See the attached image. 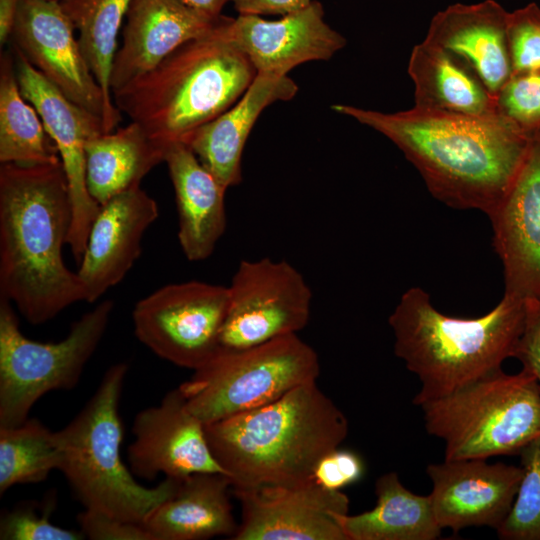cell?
<instances>
[{"instance_id": "cell-1", "label": "cell", "mask_w": 540, "mask_h": 540, "mask_svg": "<svg viewBox=\"0 0 540 540\" xmlns=\"http://www.w3.org/2000/svg\"><path fill=\"white\" fill-rule=\"evenodd\" d=\"M332 110L387 137L445 205L494 212L517 175L528 137L503 117L413 107L395 113L335 104Z\"/></svg>"}, {"instance_id": "cell-2", "label": "cell", "mask_w": 540, "mask_h": 540, "mask_svg": "<svg viewBox=\"0 0 540 540\" xmlns=\"http://www.w3.org/2000/svg\"><path fill=\"white\" fill-rule=\"evenodd\" d=\"M72 201L61 160L0 166V298L31 324L54 319L86 301L77 271L62 249L72 225Z\"/></svg>"}, {"instance_id": "cell-3", "label": "cell", "mask_w": 540, "mask_h": 540, "mask_svg": "<svg viewBox=\"0 0 540 540\" xmlns=\"http://www.w3.org/2000/svg\"><path fill=\"white\" fill-rule=\"evenodd\" d=\"M345 414L318 387L302 384L256 409L205 424L210 450L232 488L312 478L348 435Z\"/></svg>"}, {"instance_id": "cell-4", "label": "cell", "mask_w": 540, "mask_h": 540, "mask_svg": "<svg viewBox=\"0 0 540 540\" xmlns=\"http://www.w3.org/2000/svg\"><path fill=\"white\" fill-rule=\"evenodd\" d=\"M525 299L503 294L488 313L459 318L437 310L424 289L406 290L388 322L395 355L420 381L413 403L420 406L502 370L524 328Z\"/></svg>"}, {"instance_id": "cell-5", "label": "cell", "mask_w": 540, "mask_h": 540, "mask_svg": "<svg viewBox=\"0 0 540 540\" xmlns=\"http://www.w3.org/2000/svg\"><path fill=\"white\" fill-rule=\"evenodd\" d=\"M216 28L112 92L118 110L164 148L184 143L229 109L257 74L247 56Z\"/></svg>"}, {"instance_id": "cell-6", "label": "cell", "mask_w": 540, "mask_h": 540, "mask_svg": "<svg viewBox=\"0 0 540 540\" xmlns=\"http://www.w3.org/2000/svg\"><path fill=\"white\" fill-rule=\"evenodd\" d=\"M128 365L116 363L104 373L79 413L55 431L59 471L85 509L143 523L147 515L176 490L179 480L167 478L148 488L139 484L121 459L123 429L119 403Z\"/></svg>"}, {"instance_id": "cell-7", "label": "cell", "mask_w": 540, "mask_h": 540, "mask_svg": "<svg viewBox=\"0 0 540 540\" xmlns=\"http://www.w3.org/2000/svg\"><path fill=\"white\" fill-rule=\"evenodd\" d=\"M446 460L514 456L540 435V388L526 368L499 370L419 406Z\"/></svg>"}, {"instance_id": "cell-8", "label": "cell", "mask_w": 540, "mask_h": 540, "mask_svg": "<svg viewBox=\"0 0 540 540\" xmlns=\"http://www.w3.org/2000/svg\"><path fill=\"white\" fill-rule=\"evenodd\" d=\"M319 374L317 352L290 334L244 349L220 348L178 388L189 410L209 424L271 403Z\"/></svg>"}, {"instance_id": "cell-9", "label": "cell", "mask_w": 540, "mask_h": 540, "mask_svg": "<svg viewBox=\"0 0 540 540\" xmlns=\"http://www.w3.org/2000/svg\"><path fill=\"white\" fill-rule=\"evenodd\" d=\"M113 308L112 300L101 301L73 323L64 339L43 343L21 332L12 304L0 298V427L26 421L45 394L77 386Z\"/></svg>"}, {"instance_id": "cell-10", "label": "cell", "mask_w": 540, "mask_h": 540, "mask_svg": "<svg viewBox=\"0 0 540 540\" xmlns=\"http://www.w3.org/2000/svg\"><path fill=\"white\" fill-rule=\"evenodd\" d=\"M228 302V286L196 280L168 284L136 303L134 333L160 358L195 371L221 348Z\"/></svg>"}, {"instance_id": "cell-11", "label": "cell", "mask_w": 540, "mask_h": 540, "mask_svg": "<svg viewBox=\"0 0 540 540\" xmlns=\"http://www.w3.org/2000/svg\"><path fill=\"white\" fill-rule=\"evenodd\" d=\"M228 293L220 335L223 349H244L297 334L310 319L311 289L303 275L285 260L241 261Z\"/></svg>"}, {"instance_id": "cell-12", "label": "cell", "mask_w": 540, "mask_h": 540, "mask_svg": "<svg viewBox=\"0 0 540 540\" xmlns=\"http://www.w3.org/2000/svg\"><path fill=\"white\" fill-rule=\"evenodd\" d=\"M75 28L56 0H20L10 37L28 62L70 101L114 131L121 112L109 102L82 53Z\"/></svg>"}, {"instance_id": "cell-13", "label": "cell", "mask_w": 540, "mask_h": 540, "mask_svg": "<svg viewBox=\"0 0 540 540\" xmlns=\"http://www.w3.org/2000/svg\"><path fill=\"white\" fill-rule=\"evenodd\" d=\"M11 50L21 93L42 119L57 147L67 177L73 210L67 244L79 265L100 209L87 189L85 146L91 137L105 131L97 117L70 101L18 49L11 46Z\"/></svg>"}, {"instance_id": "cell-14", "label": "cell", "mask_w": 540, "mask_h": 540, "mask_svg": "<svg viewBox=\"0 0 540 540\" xmlns=\"http://www.w3.org/2000/svg\"><path fill=\"white\" fill-rule=\"evenodd\" d=\"M232 493L241 507L233 540H347L334 514L349 513L348 496L313 478L236 487Z\"/></svg>"}, {"instance_id": "cell-15", "label": "cell", "mask_w": 540, "mask_h": 540, "mask_svg": "<svg viewBox=\"0 0 540 540\" xmlns=\"http://www.w3.org/2000/svg\"><path fill=\"white\" fill-rule=\"evenodd\" d=\"M131 432L128 461L134 476L153 480L160 474L174 479L196 473L225 474L210 450L205 424L189 410L178 387L158 405L141 410Z\"/></svg>"}, {"instance_id": "cell-16", "label": "cell", "mask_w": 540, "mask_h": 540, "mask_svg": "<svg viewBox=\"0 0 540 540\" xmlns=\"http://www.w3.org/2000/svg\"><path fill=\"white\" fill-rule=\"evenodd\" d=\"M216 29L247 56L257 73L279 76L305 62L328 60L346 45L325 22L318 1L277 20L250 14L224 17Z\"/></svg>"}, {"instance_id": "cell-17", "label": "cell", "mask_w": 540, "mask_h": 540, "mask_svg": "<svg viewBox=\"0 0 540 540\" xmlns=\"http://www.w3.org/2000/svg\"><path fill=\"white\" fill-rule=\"evenodd\" d=\"M426 474L436 520L455 533L468 527L498 530L512 509L522 468L487 459H444L429 464Z\"/></svg>"}, {"instance_id": "cell-18", "label": "cell", "mask_w": 540, "mask_h": 540, "mask_svg": "<svg viewBox=\"0 0 540 540\" xmlns=\"http://www.w3.org/2000/svg\"><path fill=\"white\" fill-rule=\"evenodd\" d=\"M489 219L504 294L540 300V131L531 136L517 175Z\"/></svg>"}, {"instance_id": "cell-19", "label": "cell", "mask_w": 540, "mask_h": 540, "mask_svg": "<svg viewBox=\"0 0 540 540\" xmlns=\"http://www.w3.org/2000/svg\"><path fill=\"white\" fill-rule=\"evenodd\" d=\"M158 215L157 202L140 186L100 206L77 270L86 302L97 301L124 279L141 255L145 231Z\"/></svg>"}, {"instance_id": "cell-20", "label": "cell", "mask_w": 540, "mask_h": 540, "mask_svg": "<svg viewBox=\"0 0 540 540\" xmlns=\"http://www.w3.org/2000/svg\"><path fill=\"white\" fill-rule=\"evenodd\" d=\"M222 19L181 0H132L113 60L111 91L149 72L183 44L210 34Z\"/></svg>"}, {"instance_id": "cell-21", "label": "cell", "mask_w": 540, "mask_h": 540, "mask_svg": "<svg viewBox=\"0 0 540 540\" xmlns=\"http://www.w3.org/2000/svg\"><path fill=\"white\" fill-rule=\"evenodd\" d=\"M508 13L495 0L456 3L432 18L425 40L466 61L495 98L512 74Z\"/></svg>"}, {"instance_id": "cell-22", "label": "cell", "mask_w": 540, "mask_h": 540, "mask_svg": "<svg viewBox=\"0 0 540 540\" xmlns=\"http://www.w3.org/2000/svg\"><path fill=\"white\" fill-rule=\"evenodd\" d=\"M298 91L286 76L257 73L229 109L194 131L184 142L202 165L226 188L242 180L241 159L248 136L262 111L277 101H288Z\"/></svg>"}, {"instance_id": "cell-23", "label": "cell", "mask_w": 540, "mask_h": 540, "mask_svg": "<svg viewBox=\"0 0 540 540\" xmlns=\"http://www.w3.org/2000/svg\"><path fill=\"white\" fill-rule=\"evenodd\" d=\"M164 162L175 191L181 249L189 261L205 260L226 229L227 189L183 142L165 147Z\"/></svg>"}, {"instance_id": "cell-24", "label": "cell", "mask_w": 540, "mask_h": 540, "mask_svg": "<svg viewBox=\"0 0 540 540\" xmlns=\"http://www.w3.org/2000/svg\"><path fill=\"white\" fill-rule=\"evenodd\" d=\"M231 481L222 473H196L179 480L175 492L157 505L142 525L153 540L230 539L238 523L230 501Z\"/></svg>"}, {"instance_id": "cell-25", "label": "cell", "mask_w": 540, "mask_h": 540, "mask_svg": "<svg viewBox=\"0 0 540 540\" xmlns=\"http://www.w3.org/2000/svg\"><path fill=\"white\" fill-rule=\"evenodd\" d=\"M408 73L414 106L471 116H496L495 98L458 55L426 40L412 49Z\"/></svg>"}, {"instance_id": "cell-26", "label": "cell", "mask_w": 540, "mask_h": 540, "mask_svg": "<svg viewBox=\"0 0 540 540\" xmlns=\"http://www.w3.org/2000/svg\"><path fill=\"white\" fill-rule=\"evenodd\" d=\"M86 184L101 206L118 194L139 187L164 162L165 148L135 122L91 137L85 146Z\"/></svg>"}, {"instance_id": "cell-27", "label": "cell", "mask_w": 540, "mask_h": 540, "mask_svg": "<svg viewBox=\"0 0 540 540\" xmlns=\"http://www.w3.org/2000/svg\"><path fill=\"white\" fill-rule=\"evenodd\" d=\"M376 505L360 514H334L347 540H435L439 526L430 495L407 489L399 475L387 472L375 482Z\"/></svg>"}, {"instance_id": "cell-28", "label": "cell", "mask_w": 540, "mask_h": 540, "mask_svg": "<svg viewBox=\"0 0 540 540\" xmlns=\"http://www.w3.org/2000/svg\"><path fill=\"white\" fill-rule=\"evenodd\" d=\"M60 161L57 147L35 107L21 93L12 52L0 60V162L46 164Z\"/></svg>"}, {"instance_id": "cell-29", "label": "cell", "mask_w": 540, "mask_h": 540, "mask_svg": "<svg viewBox=\"0 0 540 540\" xmlns=\"http://www.w3.org/2000/svg\"><path fill=\"white\" fill-rule=\"evenodd\" d=\"M132 0H63L61 5L78 32V42L106 99L114 103L110 87L117 38Z\"/></svg>"}, {"instance_id": "cell-30", "label": "cell", "mask_w": 540, "mask_h": 540, "mask_svg": "<svg viewBox=\"0 0 540 540\" xmlns=\"http://www.w3.org/2000/svg\"><path fill=\"white\" fill-rule=\"evenodd\" d=\"M55 432L35 418L0 427V495L18 484L39 483L59 470Z\"/></svg>"}, {"instance_id": "cell-31", "label": "cell", "mask_w": 540, "mask_h": 540, "mask_svg": "<svg viewBox=\"0 0 540 540\" xmlns=\"http://www.w3.org/2000/svg\"><path fill=\"white\" fill-rule=\"evenodd\" d=\"M518 456L522 479L512 509L496 532L502 540H540V435Z\"/></svg>"}, {"instance_id": "cell-32", "label": "cell", "mask_w": 540, "mask_h": 540, "mask_svg": "<svg viewBox=\"0 0 540 540\" xmlns=\"http://www.w3.org/2000/svg\"><path fill=\"white\" fill-rule=\"evenodd\" d=\"M496 109L528 137L540 131V70L511 75L495 97Z\"/></svg>"}, {"instance_id": "cell-33", "label": "cell", "mask_w": 540, "mask_h": 540, "mask_svg": "<svg viewBox=\"0 0 540 540\" xmlns=\"http://www.w3.org/2000/svg\"><path fill=\"white\" fill-rule=\"evenodd\" d=\"M51 495L45 505L21 504L6 510L0 518L1 540H83L80 530H70L50 522L55 506Z\"/></svg>"}, {"instance_id": "cell-34", "label": "cell", "mask_w": 540, "mask_h": 540, "mask_svg": "<svg viewBox=\"0 0 540 540\" xmlns=\"http://www.w3.org/2000/svg\"><path fill=\"white\" fill-rule=\"evenodd\" d=\"M507 42L511 75L540 70V7L536 3L508 13Z\"/></svg>"}, {"instance_id": "cell-35", "label": "cell", "mask_w": 540, "mask_h": 540, "mask_svg": "<svg viewBox=\"0 0 540 540\" xmlns=\"http://www.w3.org/2000/svg\"><path fill=\"white\" fill-rule=\"evenodd\" d=\"M365 473L362 457L340 447L323 456L316 464L312 478L322 487L342 491L343 488L360 481Z\"/></svg>"}, {"instance_id": "cell-36", "label": "cell", "mask_w": 540, "mask_h": 540, "mask_svg": "<svg viewBox=\"0 0 540 540\" xmlns=\"http://www.w3.org/2000/svg\"><path fill=\"white\" fill-rule=\"evenodd\" d=\"M85 539L90 540H153L141 523L125 521L111 515L85 509L77 515Z\"/></svg>"}, {"instance_id": "cell-37", "label": "cell", "mask_w": 540, "mask_h": 540, "mask_svg": "<svg viewBox=\"0 0 540 540\" xmlns=\"http://www.w3.org/2000/svg\"><path fill=\"white\" fill-rule=\"evenodd\" d=\"M536 378L540 388V300L525 299V322L514 357Z\"/></svg>"}, {"instance_id": "cell-38", "label": "cell", "mask_w": 540, "mask_h": 540, "mask_svg": "<svg viewBox=\"0 0 540 540\" xmlns=\"http://www.w3.org/2000/svg\"><path fill=\"white\" fill-rule=\"evenodd\" d=\"M239 14L286 15L307 7L312 0H231Z\"/></svg>"}, {"instance_id": "cell-39", "label": "cell", "mask_w": 540, "mask_h": 540, "mask_svg": "<svg viewBox=\"0 0 540 540\" xmlns=\"http://www.w3.org/2000/svg\"><path fill=\"white\" fill-rule=\"evenodd\" d=\"M20 0H0V44L9 42Z\"/></svg>"}, {"instance_id": "cell-40", "label": "cell", "mask_w": 540, "mask_h": 540, "mask_svg": "<svg viewBox=\"0 0 540 540\" xmlns=\"http://www.w3.org/2000/svg\"><path fill=\"white\" fill-rule=\"evenodd\" d=\"M188 6L211 17H220L224 5L230 0H181Z\"/></svg>"}, {"instance_id": "cell-41", "label": "cell", "mask_w": 540, "mask_h": 540, "mask_svg": "<svg viewBox=\"0 0 540 540\" xmlns=\"http://www.w3.org/2000/svg\"><path fill=\"white\" fill-rule=\"evenodd\" d=\"M56 1H63V0H56Z\"/></svg>"}]
</instances>
